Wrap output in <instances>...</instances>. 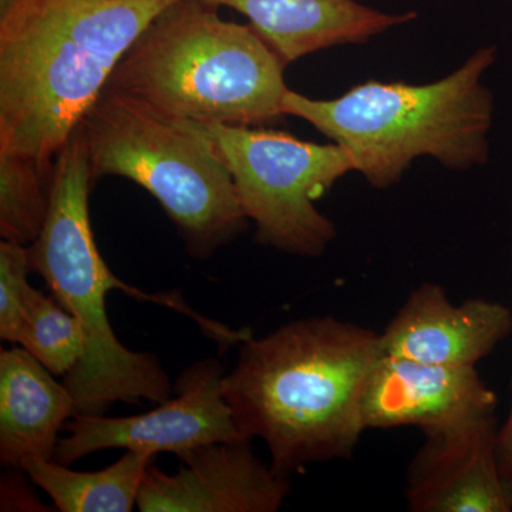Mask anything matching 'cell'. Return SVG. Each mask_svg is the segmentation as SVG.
Wrapping results in <instances>:
<instances>
[{"label":"cell","mask_w":512,"mask_h":512,"mask_svg":"<svg viewBox=\"0 0 512 512\" xmlns=\"http://www.w3.org/2000/svg\"><path fill=\"white\" fill-rule=\"evenodd\" d=\"M18 346L53 375L66 377L82 360L86 336L79 320L55 296L33 289Z\"/></svg>","instance_id":"17"},{"label":"cell","mask_w":512,"mask_h":512,"mask_svg":"<svg viewBox=\"0 0 512 512\" xmlns=\"http://www.w3.org/2000/svg\"><path fill=\"white\" fill-rule=\"evenodd\" d=\"M247 16L282 62L292 63L336 45L362 43L402 26L416 13H386L357 0H200Z\"/></svg>","instance_id":"13"},{"label":"cell","mask_w":512,"mask_h":512,"mask_svg":"<svg viewBox=\"0 0 512 512\" xmlns=\"http://www.w3.org/2000/svg\"><path fill=\"white\" fill-rule=\"evenodd\" d=\"M178 0H18L0 13V151L45 170L151 22Z\"/></svg>","instance_id":"2"},{"label":"cell","mask_w":512,"mask_h":512,"mask_svg":"<svg viewBox=\"0 0 512 512\" xmlns=\"http://www.w3.org/2000/svg\"><path fill=\"white\" fill-rule=\"evenodd\" d=\"M154 454L128 450L111 466L97 471L70 470L55 458H33L23 473L62 512H130Z\"/></svg>","instance_id":"15"},{"label":"cell","mask_w":512,"mask_h":512,"mask_svg":"<svg viewBox=\"0 0 512 512\" xmlns=\"http://www.w3.org/2000/svg\"><path fill=\"white\" fill-rule=\"evenodd\" d=\"M92 184L89 151L79 126L55 158L45 224L29 245L32 271L45 279L57 301L79 320L86 336L82 360L64 377L76 416L106 414L117 402L163 403L173 393L170 377L156 356L133 352L117 339L106 308L111 289L184 313L208 332L218 328L217 322L192 311L177 293L150 295L124 284L111 272L90 224Z\"/></svg>","instance_id":"3"},{"label":"cell","mask_w":512,"mask_h":512,"mask_svg":"<svg viewBox=\"0 0 512 512\" xmlns=\"http://www.w3.org/2000/svg\"><path fill=\"white\" fill-rule=\"evenodd\" d=\"M22 346L0 350V463L22 470L55 457L64 423L76 416L72 393Z\"/></svg>","instance_id":"14"},{"label":"cell","mask_w":512,"mask_h":512,"mask_svg":"<svg viewBox=\"0 0 512 512\" xmlns=\"http://www.w3.org/2000/svg\"><path fill=\"white\" fill-rule=\"evenodd\" d=\"M495 55V47H481L456 72L429 84L372 80L333 100L288 90L282 111L332 138L353 171L376 188L396 184L417 157L467 170L488 157L493 96L483 77Z\"/></svg>","instance_id":"5"},{"label":"cell","mask_w":512,"mask_h":512,"mask_svg":"<svg viewBox=\"0 0 512 512\" xmlns=\"http://www.w3.org/2000/svg\"><path fill=\"white\" fill-rule=\"evenodd\" d=\"M497 396L476 367L430 365L383 355L370 375L363 400L367 429H447L495 416Z\"/></svg>","instance_id":"11"},{"label":"cell","mask_w":512,"mask_h":512,"mask_svg":"<svg viewBox=\"0 0 512 512\" xmlns=\"http://www.w3.org/2000/svg\"><path fill=\"white\" fill-rule=\"evenodd\" d=\"M406 474L414 512H510L512 491L497 460L495 416L427 431Z\"/></svg>","instance_id":"10"},{"label":"cell","mask_w":512,"mask_h":512,"mask_svg":"<svg viewBox=\"0 0 512 512\" xmlns=\"http://www.w3.org/2000/svg\"><path fill=\"white\" fill-rule=\"evenodd\" d=\"M50 177L36 161L0 151V235L5 241L32 245L45 224Z\"/></svg>","instance_id":"16"},{"label":"cell","mask_w":512,"mask_h":512,"mask_svg":"<svg viewBox=\"0 0 512 512\" xmlns=\"http://www.w3.org/2000/svg\"><path fill=\"white\" fill-rule=\"evenodd\" d=\"M92 183L127 178L150 192L191 256L208 258L249 221L227 165L191 121L104 89L82 124Z\"/></svg>","instance_id":"6"},{"label":"cell","mask_w":512,"mask_h":512,"mask_svg":"<svg viewBox=\"0 0 512 512\" xmlns=\"http://www.w3.org/2000/svg\"><path fill=\"white\" fill-rule=\"evenodd\" d=\"M512 397V380H511ZM497 460L500 466L501 476L512 491V399L511 410L508 419L505 421L503 430L497 434Z\"/></svg>","instance_id":"19"},{"label":"cell","mask_w":512,"mask_h":512,"mask_svg":"<svg viewBox=\"0 0 512 512\" xmlns=\"http://www.w3.org/2000/svg\"><path fill=\"white\" fill-rule=\"evenodd\" d=\"M29 247L5 241L0 244V338L18 345L33 289Z\"/></svg>","instance_id":"18"},{"label":"cell","mask_w":512,"mask_h":512,"mask_svg":"<svg viewBox=\"0 0 512 512\" xmlns=\"http://www.w3.org/2000/svg\"><path fill=\"white\" fill-rule=\"evenodd\" d=\"M178 0L130 47L106 89L174 119L262 126L285 116V63L251 25Z\"/></svg>","instance_id":"4"},{"label":"cell","mask_w":512,"mask_h":512,"mask_svg":"<svg viewBox=\"0 0 512 512\" xmlns=\"http://www.w3.org/2000/svg\"><path fill=\"white\" fill-rule=\"evenodd\" d=\"M512 332L503 303L468 299L453 303L436 284L414 289L380 333L384 355L430 365L476 367Z\"/></svg>","instance_id":"12"},{"label":"cell","mask_w":512,"mask_h":512,"mask_svg":"<svg viewBox=\"0 0 512 512\" xmlns=\"http://www.w3.org/2000/svg\"><path fill=\"white\" fill-rule=\"evenodd\" d=\"M222 394L248 439H261L278 473L348 460L363 431V400L383 355L380 333L333 318L293 320L239 343Z\"/></svg>","instance_id":"1"},{"label":"cell","mask_w":512,"mask_h":512,"mask_svg":"<svg viewBox=\"0 0 512 512\" xmlns=\"http://www.w3.org/2000/svg\"><path fill=\"white\" fill-rule=\"evenodd\" d=\"M191 123L227 165L261 244L299 256L326 251L336 229L315 202L353 171L349 154L339 144L309 143L249 126Z\"/></svg>","instance_id":"7"},{"label":"cell","mask_w":512,"mask_h":512,"mask_svg":"<svg viewBox=\"0 0 512 512\" xmlns=\"http://www.w3.org/2000/svg\"><path fill=\"white\" fill-rule=\"evenodd\" d=\"M252 439L217 441L178 454L181 466L167 474L153 463L140 495L141 512H275L291 477L259 460Z\"/></svg>","instance_id":"9"},{"label":"cell","mask_w":512,"mask_h":512,"mask_svg":"<svg viewBox=\"0 0 512 512\" xmlns=\"http://www.w3.org/2000/svg\"><path fill=\"white\" fill-rule=\"evenodd\" d=\"M224 375L218 360H201L178 377L177 396L158 403L150 412L128 417L74 416L53 458L70 466L97 451L114 448L178 456L204 444L248 439L222 394Z\"/></svg>","instance_id":"8"}]
</instances>
